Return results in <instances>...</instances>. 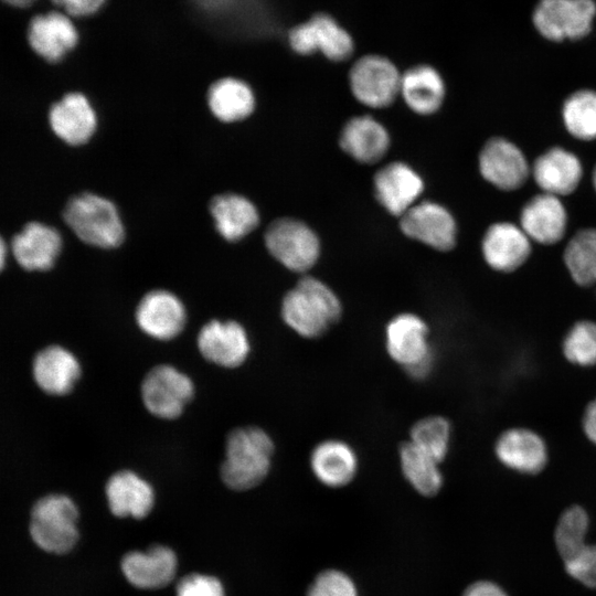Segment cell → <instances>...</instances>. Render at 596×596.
<instances>
[{"instance_id":"obj_1","label":"cell","mask_w":596,"mask_h":596,"mask_svg":"<svg viewBox=\"0 0 596 596\" xmlns=\"http://www.w3.org/2000/svg\"><path fill=\"white\" fill-rule=\"evenodd\" d=\"M280 312L284 322L296 333L315 339L339 321L342 305L329 286L306 276L285 295Z\"/></svg>"},{"instance_id":"obj_2","label":"cell","mask_w":596,"mask_h":596,"mask_svg":"<svg viewBox=\"0 0 596 596\" xmlns=\"http://www.w3.org/2000/svg\"><path fill=\"white\" fill-rule=\"evenodd\" d=\"M274 444L269 435L258 427L232 430L225 445V459L221 466L223 482L233 490H247L259 485L267 476Z\"/></svg>"},{"instance_id":"obj_3","label":"cell","mask_w":596,"mask_h":596,"mask_svg":"<svg viewBox=\"0 0 596 596\" xmlns=\"http://www.w3.org/2000/svg\"><path fill=\"white\" fill-rule=\"evenodd\" d=\"M77 520L78 510L70 497L47 494L39 499L31 510V540L46 553L66 554L78 541Z\"/></svg>"},{"instance_id":"obj_4","label":"cell","mask_w":596,"mask_h":596,"mask_svg":"<svg viewBox=\"0 0 596 596\" xmlns=\"http://www.w3.org/2000/svg\"><path fill=\"white\" fill-rule=\"evenodd\" d=\"M63 216L76 236L86 244L113 248L124 240V225L116 206L100 195H75L67 202Z\"/></svg>"},{"instance_id":"obj_5","label":"cell","mask_w":596,"mask_h":596,"mask_svg":"<svg viewBox=\"0 0 596 596\" xmlns=\"http://www.w3.org/2000/svg\"><path fill=\"white\" fill-rule=\"evenodd\" d=\"M595 20L596 0H538L531 13L534 30L553 43L587 38Z\"/></svg>"},{"instance_id":"obj_6","label":"cell","mask_w":596,"mask_h":596,"mask_svg":"<svg viewBox=\"0 0 596 596\" xmlns=\"http://www.w3.org/2000/svg\"><path fill=\"white\" fill-rule=\"evenodd\" d=\"M429 329L417 315L403 312L393 317L385 328L389 355L416 380L425 379L433 369Z\"/></svg>"},{"instance_id":"obj_7","label":"cell","mask_w":596,"mask_h":596,"mask_svg":"<svg viewBox=\"0 0 596 596\" xmlns=\"http://www.w3.org/2000/svg\"><path fill=\"white\" fill-rule=\"evenodd\" d=\"M265 245L275 259L296 273L309 270L320 255L316 233L306 223L290 217L278 219L268 226Z\"/></svg>"},{"instance_id":"obj_8","label":"cell","mask_w":596,"mask_h":596,"mask_svg":"<svg viewBox=\"0 0 596 596\" xmlns=\"http://www.w3.org/2000/svg\"><path fill=\"white\" fill-rule=\"evenodd\" d=\"M402 74L387 57L369 54L361 56L349 72L353 96L371 108L390 106L400 95Z\"/></svg>"},{"instance_id":"obj_9","label":"cell","mask_w":596,"mask_h":596,"mask_svg":"<svg viewBox=\"0 0 596 596\" xmlns=\"http://www.w3.org/2000/svg\"><path fill=\"white\" fill-rule=\"evenodd\" d=\"M294 52L311 55L320 52L333 62L348 60L354 51L351 34L330 14L320 12L294 26L288 34Z\"/></svg>"},{"instance_id":"obj_10","label":"cell","mask_w":596,"mask_h":596,"mask_svg":"<svg viewBox=\"0 0 596 596\" xmlns=\"http://www.w3.org/2000/svg\"><path fill=\"white\" fill-rule=\"evenodd\" d=\"M193 393L191 379L168 364L151 369L141 383V397L146 408L152 415L164 419L178 417Z\"/></svg>"},{"instance_id":"obj_11","label":"cell","mask_w":596,"mask_h":596,"mask_svg":"<svg viewBox=\"0 0 596 596\" xmlns=\"http://www.w3.org/2000/svg\"><path fill=\"white\" fill-rule=\"evenodd\" d=\"M400 226L406 236L437 251H449L456 244L455 219L445 206L436 202L414 204L401 216Z\"/></svg>"},{"instance_id":"obj_12","label":"cell","mask_w":596,"mask_h":596,"mask_svg":"<svg viewBox=\"0 0 596 596\" xmlns=\"http://www.w3.org/2000/svg\"><path fill=\"white\" fill-rule=\"evenodd\" d=\"M481 175L500 190H517L526 181L530 168L522 151L503 138H492L479 155Z\"/></svg>"},{"instance_id":"obj_13","label":"cell","mask_w":596,"mask_h":596,"mask_svg":"<svg viewBox=\"0 0 596 596\" xmlns=\"http://www.w3.org/2000/svg\"><path fill=\"white\" fill-rule=\"evenodd\" d=\"M187 312L182 301L172 292L156 289L146 294L136 309L138 327L149 337L170 340L183 329Z\"/></svg>"},{"instance_id":"obj_14","label":"cell","mask_w":596,"mask_h":596,"mask_svg":"<svg viewBox=\"0 0 596 596\" xmlns=\"http://www.w3.org/2000/svg\"><path fill=\"white\" fill-rule=\"evenodd\" d=\"M198 348L207 361L224 368H236L246 360L249 341L238 322L212 320L200 330Z\"/></svg>"},{"instance_id":"obj_15","label":"cell","mask_w":596,"mask_h":596,"mask_svg":"<svg viewBox=\"0 0 596 596\" xmlns=\"http://www.w3.org/2000/svg\"><path fill=\"white\" fill-rule=\"evenodd\" d=\"M377 201L391 214L402 216L417 203L424 191L421 175L404 162H391L374 175Z\"/></svg>"},{"instance_id":"obj_16","label":"cell","mask_w":596,"mask_h":596,"mask_svg":"<svg viewBox=\"0 0 596 596\" xmlns=\"http://www.w3.org/2000/svg\"><path fill=\"white\" fill-rule=\"evenodd\" d=\"M481 248L491 268L509 273L525 263L531 253V240L520 226L501 222L488 227Z\"/></svg>"},{"instance_id":"obj_17","label":"cell","mask_w":596,"mask_h":596,"mask_svg":"<svg viewBox=\"0 0 596 596\" xmlns=\"http://www.w3.org/2000/svg\"><path fill=\"white\" fill-rule=\"evenodd\" d=\"M28 41L38 55L49 62H58L76 45L78 34L66 14L52 11L30 21Z\"/></svg>"},{"instance_id":"obj_18","label":"cell","mask_w":596,"mask_h":596,"mask_svg":"<svg viewBox=\"0 0 596 596\" xmlns=\"http://www.w3.org/2000/svg\"><path fill=\"white\" fill-rule=\"evenodd\" d=\"M520 223V227L530 240L539 244L552 245L564 237L567 214L560 198L541 193L523 206Z\"/></svg>"},{"instance_id":"obj_19","label":"cell","mask_w":596,"mask_h":596,"mask_svg":"<svg viewBox=\"0 0 596 596\" xmlns=\"http://www.w3.org/2000/svg\"><path fill=\"white\" fill-rule=\"evenodd\" d=\"M174 552L163 545H155L147 552L132 551L121 560V571L136 587L155 589L168 585L177 571Z\"/></svg>"},{"instance_id":"obj_20","label":"cell","mask_w":596,"mask_h":596,"mask_svg":"<svg viewBox=\"0 0 596 596\" xmlns=\"http://www.w3.org/2000/svg\"><path fill=\"white\" fill-rule=\"evenodd\" d=\"M49 120L54 134L66 143L77 146L91 139L96 129V114L81 93L66 94L50 109Z\"/></svg>"},{"instance_id":"obj_21","label":"cell","mask_w":596,"mask_h":596,"mask_svg":"<svg viewBox=\"0 0 596 596\" xmlns=\"http://www.w3.org/2000/svg\"><path fill=\"white\" fill-rule=\"evenodd\" d=\"M62 248L60 233L39 222L28 223L12 240V252L26 270L50 269Z\"/></svg>"},{"instance_id":"obj_22","label":"cell","mask_w":596,"mask_h":596,"mask_svg":"<svg viewBox=\"0 0 596 596\" xmlns=\"http://www.w3.org/2000/svg\"><path fill=\"white\" fill-rule=\"evenodd\" d=\"M532 173L543 193L560 198L576 190L582 179L583 169L581 161L574 153L554 147L535 160Z\"/></svg>"},{"instance_id":"obj_23","label":"cell","mask_w":596,"mask_h":596,"mask_svg":"<svg viewBox=\"0 0 596 596\" xmlns=\"http://www.w3.org/2000/svg\"><path fill=\"white\" fill-rule=\"evenodd\" d=\"M106 498L113 514L119 518H145L152 509V487L130 470L114 473L105 487Z\"/></svg>"},{"instance_id":"obj_24","label":"cell","mask_w":596,"mask_h":596,"mask_svg":"<svg viewBox=\"0 0 596 596\" xmlns=\"http://www.w3.org/2000/svg\"><path fill=\"white\" fill-rule=\"evenodd\" d=\"M340 146L354 160L371 164L385 156L390 147V135L375 118L368 115L358 116L343 126Z\"/></svg>"},{"instance_id":"obj_25","label":"cell","mask_w":596,"mask_h":596,"mask_svg":"<svg viewBox=\"0 0 596 596\" xmlns=\"http://www.w3.org/2000/svg\"><path fill=\"white\" fill-rule=\"evenodd\" d=\"M311 470L322 485L340 488L350 483L358 471V456L354 449L339 439H328L318 444L310 455Z\"/></svg>"},{"instance_id":"obj_26","label":"cell","mask_w":596,"mask_h":596,"mask_svg":"<svg viewBox=\"0 0 596 596\" xmlns=\"http://www.w3.org/2000/svg\"><path fill=\"white\" fill-rule=\"evenodd\" d=\"M496 455L507 467L524 473H538L547 459L544 441L525 428L504 432L496 444Z\"/></svg>"},{"instance_id":"obj_27","label":"cell","mask_w":596,"mask_h":596,"mask_svg":"<svg viewBox=\"0 0 596 596\" xmlns=\"http://www.w3.org/2000/svg\"><path fill=\"white\" fill-rule=\"evenodd\" d=\"M79 375L81 365L76 356L60 345H51L40 351L33 362L34 380L49 394L68 393Z\"/></svg>"},{"instance_id":"obj_28","label":"cell","mask_w":596,"mask_h":596,"mask_svg":"<svg viewBox=\"0 0 596 596\" xmlns=\"http://www.w3.org/2000/svg\"><path fill=\"white\" fill-rule=\"evenodd\" d=\"M400 94L413 111L430 115L440 108L446 88L435 67L419 64L402 74Z\"/></svg>"},{"instance_id":"obj_29","label":"cell","mask_w":596,"mask_h":596,"mask_svg":"<svg viewBox=\"0 0 596 596\" xmlns=\"http://www.w3.org/2000/svg\"><path fill=\"white\" fill-rule=\"evenodd\" d=\"M210 212L217 232L227 241H237L251 233L258 224L255 205L246 198L225 193L213 198Z\"/></svg>"},{"instance_id":"obj_30","label":"cell","mask_w":596,"mask_h":596,"mask_svg":"<svg viewBox=\"0 0 596 596\" xmlns=\"http://www.w3.org/2000/svg\"><path fill=\"white\" fill-rule=\"evenodd\" d=\"M207 103L216 118L232 123L244 119L252 114L255 98L246 83L226 77L215 82L210 87Z\"/></svg>"},{"instance_id":"obj_31","label":"cell","mask_w":596,"mask_h":596,"mask_svg":"<svg viewBox=\"0 0 596 596\" xmlns=\"http://www.w3.org/2000/svg\"><path fill=\"white\" fill-rule=\"evenodd\" d=\"M400 462L405 479L418 493L432 497L439 492L443 475L437 459L406 441L400 447Z\"/></svg>"},{"instance_id":"obj_32","label":"cell","mask_w":596,"mask_h":596,"mask_svg":"<svg viewBox=\"0 0 596 596\" xmlns=\"http://www.w3.org/2000/svg\"><path fill=\"white\" fill-rule=\"evenodd\" d=\"M564 263L581 286L596 284V228L578 231L564 251Z\"/></svg>"},{"instance_id":"obj_33","label":"cell","mask_w":596,"mask_h":596,"mask_svg":"<svg viewBox=\"0 0 596 596\" xmlns=\"http://www.w3.org/2000/svg\"><path fill=\"white\" fill-rule=\"evenodd\" d=\"M563 121L573 137L596 139V92L581 89L573 93L564 103Z\"/></svg>"},{"instance_id":"obj_34","label":"cell","mask_w":596,"mask_h":596,"mask_svg":"<svg viewBox=\"0 0 596 596\" xmlns=\"http://www.w3.org/2000/svg\"><path fill=\"white\" fill-rule=\"evenodd\" d=\"M451 426L448 419L433 415L413 425L409 441L441 462L448 453Z\"/></svg>"},{"instance_id":"obj_35","label":"cell","mask_w":596,"mask_h":596,"mask_svg":"<svg viewBox=\"0 0 596 596\" xmlns=\"http://www.w3.org/2000/svg\"><path fill=\"white\" fill-rule=\"evenodd\" d=\"M589 518L578 505L566 509L560 517L554 539L562 560L571 556L586 540Z\"/></svg>"},{"instance_id":"obj_36","label":"cell","mask_w":596,"mask_h":596,"mask_svg":"<svg viewBox=\"0 0 596 596\" xmlns=\"http://www.w3.org/2000/svg\"><path fill=\"white\" fill-rule=\"evenodd\" d=\"M568 361L582 366L596 364V323L579 321L568 331L563 342Z\"/></svg>"},{"instance_id":"obj_37","label":"cell","mask_w":596,"mask_h":596,"mask_svg":"<svg viewBox=\"0 0 596 596\" xmlns=\"http://www.w3.org/2000/svg\"><path fill=\"white\" fill-rule=\"evenodd\" d=\"M566 572L583 585L596 588V543L587 540L567 558L563 560Z\"/></svg>"},{"instance_id":"obj_38","label":"cell","mask_w":596,"mask_h":596,"mask_svg":"<svg viewBox=\"0 0 596 596\" xmlns=\"http://www.w3.org/2000/svg\"><path fill=\"white\" fill-rule=\"evenodd\" d=\"M307 596H359V594L349 575L338 570H327L316 576Z\"/></svg>"},{"instance_id":"obj_39","label":"cell","mask_w":596,"mask_h":596,"mask_svg":"<svg viewBox=\"0 0 596 596\" xmlns=\"http://www.w3.org/2000/svg\"><path fill=\"white\" fill-rule=\"evenodd\" d=\"M177 596H224V589L215 577L190 574L178 583Z\"/></svg>"},{"instance_id":"obj_40","label":"cell","mask_w":596,"mask_h":596,"mask_svg":"<svg viewBox=\"0 0 596 596\" xmlns=\"http://www.w3.org/2000/svg\"><path fill=\"white\" fill-rule=\"evenodd\" d=\"M61 7L66 13L74 17H85L95 13L104 4L105 0H51Z\"/></svg>"},{"instance_id":"obj_41","label":"cell","mask_w":596,"mask_h":596,"mask_svg":"<svg viewBox=\"0 0 596 596\" xmlns=\"http://www.w3.org/2000/svg\"><path fill=\"white\" fill-rule=\"evenodd\" d=\"M462 596H508L497 584L489 581H479L469 585Z\"/></svg>"},{"instance_id":"obj_42","label":"cell","mask_w":596,"mask_h":596,"mask_svg":"<svg viewBox=\"0 0 596 596\" xmlns=\"http://www.w3.org/2000/svg\"><path fill=\"white\" fill-rule=\"evenodd\" d=\"M583 427L587 437L596 444V398L588 404L585 411Z\"/></svg>"},{"instance_id":"obj_43","label":"cell","mask_w":596,"mask_h":596,"mask_svg":"<svg viewBox=\"0 0 596 596\" xmlns=\"http://www.w3.org/2000/svg\"><path fill=\"white\" fill-rule=\"evenodd\" d=\"M2 1L13 7L25 8V7L31 6L36 0H2Z\"/></svg>"},{"instance_id":"obj_44","label":"cell","mask_w":596,"mask_h":596,"mask_svg":"<svg viewBox=\"0 0 596 596\" xmlns=\"http://www.w3.org/2000/svg\"><path fill=\"white\" fill-rule=\"evenodd\" d=\"M7 257V246L2 237L0 236V272L4 267Z\"/></svg>"},{"instance_id":"obj_45","label":"cell","mask_w":596,"mask_h":596,"mask_svg":"<svg viewBox=\"0 0 596 596\" xmlns=\"http://www.w3.org/2000/svg\"><path fill=\"white\" fill-rule=\"evenodd\" d=\"M593 183H594V187H595V190H596V166H595V169H594V172H593Z\"/></svg>"}]
</instances>
